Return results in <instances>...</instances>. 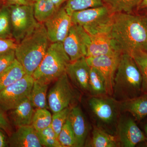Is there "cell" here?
<instances>
[{"label":"cell","mask_w":147,"mask_h":147,"mask_svg":"<svg viewBox=\"0 0 147 147\" xmlns=\"http://www.w3.org/2000/svg\"><path fill=\"white\" fill-rule=\"evenodd\" d=\"M108 34L115 52L131 55L135 50L147 51V23L144 16L114 13Z\"/></svg>","instance_id":"6da1fadb"},{"label":"cell","mask_w":147,"mask_h":147,"mask_svg":"<svg viewBox=\"0 0 147 147\" xmlns=\"http://www.w3.org/2000/svg\"><path fill=\"white\" fill-rule=\"evenodd\" d=\"M142 78L135 61L130 54L123 53L114 79L112 97L123 102L142 94Z\"/></svg>","instance_id":"7a4b0ae2"},{"label":"cell","mask_w":147,"mask_h":147,"mask_svg":"<svg viewBox=\"0 0 147 147\" xmlns=\"http://www.w3.org/2000/svg\"><path fill=\"white\" fill-rule=\"evenodd\" d=\"M50 42L45 25L40 23L33 31L17 44L16 59L27 74L32 75L44 58Z\"/></svg>","instance_id":"3957f363"},{"label":"cell","mask_w":147,"mask_h":147,"mask_svg":"<svg viewBox=\"0 0 147 147\" xmlns=\"http://www.w3.org/2000/svg\"><path fill=\"white\" fill-rule=\"evenodd\" d=\"M70 62L63 42L51 43L44 58L32 76L34 80L49 85L65 73Z\"/></svg>","instance_id":"277c9868"},{"label":"cell","mask_w":147,"mask_h":147,"mask_svg":"<svg viewBox=\"0 0 147 147\" xmlns=\"http://www.w3.org/2000/svg\"><path fill=\"white\" fill-rule=\"evenodd\" d=\"M88 105L96 126L115 135L121 112L120 102L112 96H90Z\"/></svg>","instance_id":"5b68a950"},{"label":"cell","mask_w":147,"mask_h":147,"mask_svg":"<svg viewBox=\"0 0 147 147\" xmlns=\"http://www.w3.org/2000/svg\"><path fill=\"white\" fill-rule=\"evenodd\" d=\"M114 13L106 5L74 11L71 14L72 24L84 28L91 36L110 32Z\"/></svg>","instance_id":"8992f818"},{"label":"cell","mask_w":147,"mask_h":147,"mask_svg":"<svg viewBox=\"0 0 147 147\" xmlns=\"http://www.w3.org/2000/svg\"><path fill=\"white\" fill-rule=\"evenodd\" d=\"M79 91L70 82L65 72L55 81L47 93L49 109L54 114L73 107L80 99Z\"/></svg>","instance_id":"52a82bcc"},{"label":"cell","mask_w":147,"mask_h":147,"mask_svg":"<svg viewBox=\"0 0 147 147\" xmlns=\"http://www.w3.org/2000/svg\"><path fill=\"white\" fill-rule=\"evenodd\" d=\"M12 38L17 43L39 25L34 13L33 3L26 5H8Z\"/></svg>","instance_id":"ba28073f"},{"label":"cell","mask_w":147,"mask_h":147,"mask_svg":"<svg viewBox=\"0 0 147 147\" xmlns=\"http://www.w3.org/2000/svg\"><path fill=\"white\" fill-rule=\"evenodd\" d=\"M32 76L26 74L21 79L0 91V108L5 112L16 107L28 97L34 82Z\"/></svg>","instance_id":"9c48e42d"},{"label":"cell","mask_w":147,"mask_h":147,"mask_svg":"<svg viewBox=\"0 0 147 147\" xmlns=\"http://www.w3.org/2000/svg\"><path fill=\"white\" fill-rule=\"evenodd\" d=\"M90 42V36L83 27L72 24L68 34L63 42L64 49L70 62L86 57Z\"/></svg>","instance_id":"30bf717a"},{"label":"cell","mask_w":147,"mask_h":147,"mask_svg":"<svg viewBox=\"0 0 147 147\" xmlns=\"http://www.w3.org/2000/svg\"><path fill=\"white\" fill-rule=\"evenodd\" d=\"M116 134L120 146L134 147L139 143H147V137L130 117L121 115Z\"/></svg>","instance_id":"8fae6325"},{"label":"cell","mask_w":147,"mask_h":147,"mask_svg":"<svg viewBox=\"0 0 147 147\" xmlns=\"http://www.w3.org/2000/svg\"><path fill=\"white\" fill-rule=\"evenodd\" d=\"M121 55V53L115 52L109 55L86 57L89 65L97 69L103 75L109 96L113 95L114 79Z\"/></svg>","instance_id":"7c38bea8"},{"label":"cell","mask_w":147,"mask_h":147,"mask_svg":"<svg viewBox=\"0 0 147 147\" xmlns=\"http://www.w3.org/2000/svg\"><path fill=\"white\" fill-rule=\"evenodd\" d=\"M51 43L63 42L72 26L71 16L61 7L44 23Z\"/></svg>","instance_id":"4fadbf2b"},{"label":"cell","mask_w":147,"mask_h":147,"mask_svg":"<svg viewBox=\"0 0 147 147\" xmlns=\"http://www.w3.org/2000/svg\"><path fill=\"white\" fill-rule=\"evenodd\" d=\"M91 67L86 57H82L67 65L66 73L74 86L79 91L88 94V85Z\"/></svg>","instance_id":"5bb4252c"},{"label":"cell","mask_w":147,"mask_h":147,"mask_svg":"<svg viewBox=\"0 0 147 147\" xmlns=\"http://www.w3.org/2000/svg\"><path fill=\"white\" fill-rule=\"evenodd\" d=\"M67 120L70 123L76 139L77 147L85 145L89 131V126L82 109L78 105L71 108Z\"/></svg>","instance_id":"9a60e30c"},{"label":"cell","mask_w":147,"mask_h":147,"mask_svg":"<svg viewBox=\"0 0 147 147\" xmlns=\"http://www.w3.org/2000/svg\"><path fill=\"white\" fill-rule=\"evenodd\" d=\"M8 142L11 147H43L37 131L32 125L18 127L9 136Z\"/></svg>","instance_id":"2e32d148"},{"label":"cell","mask_w":147,"mask_h":147,"mask_svg":"<svg viewBox=\"0 0 147 147\" xmlns=\"http://www.w3.org/2000/svg\"><path fill=\"white\" fill-rule=\"evenodd\" d=\"M35 110L29 97L27 98L15 108L9 110L10 120L17 127L32 125Z\"/></svg>","instance_id":"e0dca14e"},{"label":"cell","mask_w":147,"mask_h":147,"mask_svg":"<svg viewBox=\"0 0 147 147\" xmlns=\"http://www.w3.org/2000/svg\"><path fill=\"white\" fill-rule=\"evenodd\" d=\"M121 113H129L137 121L142 120L147 116V94L120 102Z\"/></svg>","instance_id":"ac0fdd59"},{"label":"cell","mask_w":147,"mask_h":147,"mask_svg":"<svg viewBox=\"0 0 147 147\" xmlns=\"http://www.w3.org/2000/svg\"><path fill=\"white\" fill-rule=\"evenodd\" d=\"M108 33L91 36V42L88 47L86 57H92L115 53Z\"/></svg>","instance_id":"d6986e66"},{"label":"cell","mask_w":147,"mask_h":147,"mask_svg":"<svg viewBox=\"0 0 147 147\" xmlns=\"http://www.w3.org/2000/svg\"><path fill=\"white\" fill-rule=\"evenodd\" d=\"M26 74L24 67L16 59L11 65L0 73V91L17 82Z\"/></svg>","instance_id":"ffe728a7"},{"label":"cell","mask_w":147,"mask_h":147,"mask_svg":"<svg viewBox=\"0 0 147 147\" xmlns=\"http://www.w3.org/2000/svg\"><path fill=\"white\" fill-rule=\"evenodd\" d=\"M88 94L90 96H108L106 82L100 71L91 67L88 85Z\"/></svg>","instance_id":"44dd1931"},{"label":"cell","mask_w":147,"mask_h":147,"mask_svg":"<svg viewBox=\"0 0 147 147\" xmlns=\"http://www.w3.org/2000/svg\"><path fill=\"white\" fill-rule=\"evenodd\" d=\"M48 86L49 84L34 80L28 97L35 109H49L47 100Z\"/></svg>","instance_id":"7402d4cb"},{"label":"cell","mask_w":147,"mask_h":147,"mask_svg":"<svg viewBox=\"0 0 147 147\" xmlns=\"http://www.w3.org/2000/svg\"><path fill=\"white\" fill-rule=\"evenodd\" d=\"M90 146L116 147L119 146L115 135L110 134L96 125H94Z\"/></svg>","instance_id":"603a6c76"},{"label":"cell","mask_w":147,"mask_h":147,"mask_svg":"<svg viewBox=\"0 0 147 147\" xmlns=\"http://www.w3.org/2000/svg\"><path fill=\"white\" fill-rule=\"evenodd\" d=\"M35 18L38 23L44 24L58 9L51 0H36L33 3Z\"/></svg>","instance_id":"cb8c5ba5"},{"label":"cell","mask_w":147,"mask_h":147,"mask_svg":"<svg viewBox=\"0 0 147 147\" xmlns=\"http://www.w3.org/2000/svg\"><path fill=\"white\" fill-rule=\"evenodd\" d=\"M143 0H103L112 13H132Z\"/></svg>","instance_id":"d4e9b609"},{"label":"cell","mask_w":147,"mask_h":147,"mask_svg":"<svg viewBox=\"0 0 147 147\" xmlns=\"http://www.w3.org/2000/svg\"><path fill=\"white\" fill-rule=\"evenodd\" d=\"M131 55L142 74V93L147 94V51L135 50L131 53Z\"/></svg>","instance_id":"484cf974"},{"label":"cell","mask_w":147,"mask_h":147,"mask_svg":"<svg viewBox=\"0 0 147 147\" xmlns=\"http://www.w3.org/2000/svg\"><path fill=\"white\" fill-rule=\"evenodd\" d=\"M103 0H67L64 7L71 16L74 11L104 5Z\"/></svg>","instance_id":"4316f807"},{"label":"cell","mask_w":147,"mask_h":147,"mask_svg":"<svg viewBox=\"0 0 147 147\" xmlns=\"http://www.w3.org/2000/svg\"><path fill=\"white\" fill-rule=\"evenodd\" d=\"M52 115L46 109H36L35 111L32 125L37 131L51 126Z\"/></svg>","instance_id":"83f0119b"},{"label":"cell","mask_w":147,"mask_h":147,"mask_svg":"<svg viewBox=\"0 0 147 147\" xmlns=\"http://www.w3.org/2000/svg\"><path fill=\"white\" fill-rule=\"evenodd\" d=\"M10 12L9 6H3L0 9V38H12Z\"/></svg>","instance_id":"f1b7e54d"},{"label":"cell","mask_w":147,"mask_h":147,"mask_svg":"<svg viewBox=\"0 0 147 147\" xmlns=\"http://www.w3.org/2000/svg\"><path fill=\"white\" fill-rule=\"evenodd\" d=\"M58 139L62 147H77L75 136L67 120L58 135Z\"/></svg>","instance_id":"f546056e"},{"label":"cell","mask_w":147,"mask_h":147,"mask_svg":"<svg viewBox=\"0 0 147 147\" xmlns=\"http://www.w3.org/2000/svg\"><path fill=\"white\" fill-rule=\"evenodd\" d=\"M72 107H68L57 113H54L52 115V127L55 133L58 136L65 123L69 112Z\"/></svg>","instance_id":"4dcf8cb0"},{"label":"cell","mask_w":147,"mask_h":147,"mask_svg":"<svg viewBox=\"0 0 147 147\" xmlns=\"http://www.w3.org/2000/svg\"><path fill=\"white\" fill-rule=\"evenodd\" d=\"M16 59L15 49H11L0 54V73L8 68Z\"/></svg>","instance_id":"1f68e13d"},{"label":"cell","mask_w":147,"mask_h":147,"mask_svg":"<svg viewBox=\"0 0 147 147\" xmlns=\"http://www.w3.org/2000/svg\"><path fill=\"white\" fill-rule=\"evenodd\" d=\"M0 129L7 134L8 136H10L12 132L11 125L9 123L7 117L6 115L5 112L0 108Z\"/></svg>","instance_id":"d6a6232c"},{"label":"cell","mask_w":147,"mask_h":147,"mask_svg":"<svg viewBox=\"0 0 147 147\" xmlns=\"http://www.w3.org/2000/svg\"><path fill=\"white\" fill-rule=\"evenodd\" d=\"M18 43L13 38H0V54L11 49H15Z\"/></svg>","instance_id":"836d02e7"},{"label":"cell","mask_w":147,"mask_h":147,"mask_svg":"<svg viewBox=\"0 0 147 147\" xmlns=\"http://www.w3.org/2000/svg\"><path fill=\"white\" fill-rule=\"evenodd\" d=\"M39 137L42 146L47 147H62L61 145L57 138Z\"/></svg>","instance_id":"e575fe53"},{"label":"cell","mask_w":147,"mask_h":147,"mask_svg":"<svg viewBox=\"0 0 147 147\" xmlns=\"http://www.w3.org/2000/svg\"><path fill=\"white\" fill-rule=\"evenodd\" d=\"M38 137H48V138H57L58 139V136L55 131L51 126L46 127L40 131H37Z\"/></svg>","instance_id":"d590c367"},{"label":"cell","mask_w":147,"mask_h":147,"mask_svg":"<svg viewBox=\"0 0 147 147\" xmlns=\"http://www.w3.org/2000/svg\"><path fill=\"white\" fill-rule=\"evenodd\" d=\"M6 5H26L33 3L30 0H3Z\"/></svg>","instance_id":"8d00e7d4"},{"label":"cell","mask_w":147,"mask_h":147,"mask_svg":"<svg viewBox=\"0 0 147 147\" xmlns=\"http://www.w3.org/2000/svg\"><path fill=\"white\" fill-rule=\"evenodd\" d=\"M3 131L2 129H0V147H8V140L7 139V137Z\"/></svg>","instance_id":"74e56055"},{"label":"cell","mask_w":147,"mask_h":147,"mask_svg":"<svg viewBox=\"0 0 147 147\" xmlns=\"http://www.w3.org/2000/svg\"><path fill=\"white\" fill-rule=\"evenodd\" d=\"M137 10L140 11H147V0H143L137 7Z\"/></svg>","instance_id":"f35d334b"},{"label":"cell","mask_w":147,"mask_h":147,"mask_svg":"<svg viewBox=\"0 0 147 147\" xmlns=\"http://www.w3.org/2000/svg\"><path fill=\"white\" fill-rule=\"evenodd\" d=\"M51 1L55 5L56 8L59 9L61 7V5H62L65 2H67V0H51Z\"/></svg>","instance_id":"ab89813d"},{"label":"cell","mask_w":147,"mask_h":147,"mask_svg":"<svg viewBox=\"0 0 147 147\" xmlns=\"http://www.w3.org/2000/svg\"><path fill=\"white\" fill-rule=\"evenodd\" d=\"M144 130L145 131V133H146V135L147 137V123L145 125L144 127Z\"/></svg>","instance_id":"60d3db41"},{"label":"cell","mask_w":147,"mask_h":147,"mask_svg":"<svg viewBox=\"0 0 147 147\" xmlns=\"http://www.w3.org/2000/svg\"><path fill=\"white\" fill-rule=\"evenodd\" d=\"M144 16V17L145 20H146V22L147 23V12L146 13V15Z\"/></svg>","instance_id":"b9f144b4"},{"label":"cell","mask_w":147,"mask_h":147,"mask_svg":"<svg viewBox=\"0 0 147 147\" xmlns=\"http://www.w3.org/2000/svg\"><path fill=\"white\" fill-rule=\"evenodd\" d=\"M30 1H31L32 2H34L35 1H36V0H30Z\"/></svg>","instance_id":"7bdbcfd3"}]
</instances>
